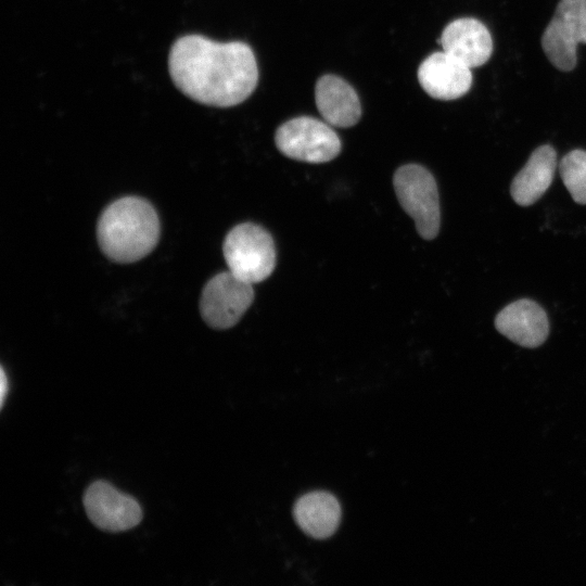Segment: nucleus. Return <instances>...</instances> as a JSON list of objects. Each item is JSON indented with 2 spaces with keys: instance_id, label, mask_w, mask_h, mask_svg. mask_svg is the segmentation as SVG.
<instances>
[{
  "instance_id": "f03ea898",
  "label": "nucleus",
  "mask_w": 586,
  "mask_h": 586,
  "mask_svg": "<svg viewBox=\"0 0 586 586\" xmlns=\"http://www.w3.org/2000/svg\"><path fill=\"white\" fill-rule=\"evenodd\" d=\"M160 232L154 207L137 196H125L111 203L97 226L102 252L116 263H133L146 256L156 246Z\"/></svg>"
},
{
  "instance_id": "7ed1b4c3",
  "label": "nucleus",
  "mask_w": 586,
  "mask_h": 586,
  "mask_svg": "<svg viewBox=\"0 0 586 586\" xmlns=\"http://www.w3.org/2000/svg\"><path fill=\"white\" fill-rule=\"evenodd\" d=\"M222 251L228 270L252 284L268 278L276 266L270 233L252 222L233 227L225 238Z\"/></svg>"
},
{
  "instance_id": "9b49d317",
  "label": "nucleus",
  "mask_w": 586,
  "mask_h": 586,
  "mask_svg": "<svg viewBox=\"0 0 586 586\" xmlns=\"http://www.w3.org/2000/svg\"><path fill=\"white\" fill-rule=\"evenodd\" d=\"M440 43L443 51L470 68L485 64L493 52L491 33L482 22L472 17L450 22L443 30Z\"/></svg>"
},
{
  "instance_id": "39448f33",
  "label": "nucleus",
  "mask_w": 586,
  "mask_h": 586,
  "mask_svg": "<svg viewBox=\"0 0 586 586\" xmlns=\"http://www.w3.org/2000/svg\"><path fill=\"white\" fill-rule=\"evenodd\" d=\"M275 142L285 156L307 163L329 162L341 151V140L329 124L309 116L282 124L276 131Z\"/></svg>"
},
{
  "instance_id": "ddd939ff",
  "label": "nucleus",
  "mask_w": 586,
  "mask_h": 586,
  "mask_svg": "<svg viewBox=\"0 0 586 586\" xmlns=\"http://www.w3.org/2000/svg\"><path fill=\"white\" fill-rule=\"evenodd\" d=\"M556 167L557 154L551 145L535 149L511 182L510 193L514 202L528 206L538 201L550 187Z\"/></svg>"
},
{
  "instance_id": "0eeeda50",
  "label": "nucleus",
  "mask_w": 586,
  "mask_h": 586,
  "mask_svg": "<svg viewBox=\"0 0 586 586\" xmlns=\"http://www.w3.org/2000/svg\"><path fill=\"white\" fill-rule=\"evenodd\" d=\"M253 298L252 283L237 278L228 270L207 281L201 294L200 311L209 327L229 329L238 323Z\"/></svg>"
},
{
  "instance_id": "9d476101",
  "label": "nucleus",
  "mask_w": 586,
  "mask_h": 586,
  "mask_svg": "<svg viewBox=\"0 0 586 586\" xmlns=\"http://www.w3.org/2000/svg\"><path fill=\"white\" fill-rule=\"evenodd\" d=\"M495 327L510 341L530 348L540 346L549 333L545 310L526 298L504 307L495 318Z\"/></svg>"
},
{
  "instance_id": "1a4fd4ad",
  "label": "nucleus",
  "mask_w": 586,
  "mask_h": 586,
  "mask_svg": "<svg viewBox=\"0 0 586 586\" xmlns=\"http://www.w3.org/2000/svg\"><path fill=\"white\" fill-rule=\"evenodd\" d=\"M423 90L438 100H455L471 88V68L445 51L430 54L418 68Z\"/></svg>"
},
{
  "instance_id": "f257e3e1",
  "label": "nucleus",
  "mask_w": 586,
  "mask_h": 586,
  "mask_svg": "<svg viewBox=\"0 0 586 586\" xmlns=\"http://www.w3.org/2000/svg\"><path fill=\"white\" fill-rule=\"evenodd\" d=\"M168 67L182 93L211 106L243 102L258 81L255 55L242 41L216 42L200 35L183 36L171 47Z\"/></svg>"
},
{
  "instance_id": "2eb2a0df",
  "label": "nucleus",
  "mask_w": 586,
  "mask_h": 586,
  "mask_svg": "<svg viewBox=\"0 0 586 586\" xmlns=\"http://www.w3.org/2000/svg\"><path fill=\"white\" fill-rule=\"evenodd\" d=\"M559 171L572 199L578 204H586V151L573 150L565 154Z\"/></svg>"
},
{
  "instance_id": "20e7f679",
  "label": "nucleus",
  "mask_w": 586,
  "mask_h": 586,
  "mask_svg": "<svg viewBox=\"0 0 586 586\" xmlns=\"http://www.w3.org/2000/svg\"><path fill=\"white\" fill-rule=\"evenodd\" d=\"M393 186L404 211L415 220L418 233L434 239L441 226L438 191L433 175L423 166L407 164L394 174Z\"/></svg>"
},
{
  "instance_id": "f8f14e48",
  "label": "nucleus",
  "mask_w": 586,
  "mask_h": 586,
  "mask_svg": "<svg viewBox=\"0 0 586 586\" xmlns=\"http://www.w3.org/2000/svg\"><path fill=\"white\" fill-rule=\"evenodd\" d=\"M315 101L320 115L331 126L352 127L361 116V105L355 89L335 75L321 76L315 87Z\"/></svg>"
},
{
  "instance_id": "423d86ee",
  "label": "nucleus",
  "mask_w": 586,
  "mask_h": 586,
  "mask_svg": "<svg viewBox=\"0 0 586 586\" xmlns=\"http://www.w3.org/2000/svg\"><path fill=\"white\" fill-rule=\"evenodd\" d=\"M586 43V0H560L542 36V48L558 69L572 71L576 48Z\"/></svg>"
},
{
  "instance_id": "6e6552de",
  "label": "nucleus",
  "mask_w": 586,
  "mask_h": 586,
  "mask_svg": "<svg viewBox=\"0 0 586 586\" xmlns=\"http://www.w3.org/2000/svg\"><path fill=\"white\" fill-rule=\"evenodd\" d=\"M89 520L106 532H124L137 526L143 517L139 502L106 481H95L82 498Z\"/></svg>"
},
{
  "instance_id": "dca6fc26",
  "label": "nucleus",
  "mask_w": 586,
  "mask_h": 586,
  "mask_svg": "<svg viewBox=\"0 0 586 586\" xmlns=\"http://www.w3.org/2000/svg\"><path fill=\"white\" fill-rule=\"evenodd\" d=\"M0 381H1L0 382V397H1L0 404H1V408H2L3 405H4L7 393L9 392V380L7 378V374H5L3 368H1Z\"/></svg>"
},
{
  "instance_id": "4468645a",
  "label": "nucleus",
  "mask_w": 586,
  "mask_h": 586,
  "mask_svg": "<svg viewBox=\"0 0 586 586\" xmlns=\"http://www.w3.org/2000/svg\"><path fill=\"white\" fill-rule=\"evenodd\" d=\"M293 514L304 533L316 539H324L336 531L341 520V507L332 494L318 491L298 498Z\"/></svg>"
}]
</instances>
